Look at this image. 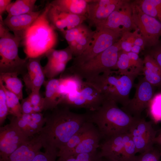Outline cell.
<instances>
[{"label":"cell","instance_id":"1","mask_svg":"<svg viewBox=\"0 0 161 161\" xmlns=\"http://www.w3.org/2000/svg\"><path fill=\"white\" fill-rule=\"evenodd\" d=\"M61 106L44 117L45 124L38 134L44 149L58 150L87 121V113H74L69 108Z\"/></svg>","mask_w":161,"mask_h":161},{"label":"cell","instance_id":"2","mask_svg":"<svg viewBox=\"0 0 161 161\" xmlns=\"http://www.w3.org/2000/svg\"><path fill=\"white\" fill-rule=\"evenodd\" d=\"M50 5V3L47 4L24 35L20 44L28 59L44 56L57 44L55 30L47 17Z\"/></svg>","mask_w":161,"mask_h":161},{"label":"cell","instance_id":"3","mask_svg":"<svg viewBox=\"0 0 161 161\" xmlns=\"http://www.w3.org/2000/svg\"><path fill=\"white\" fill-rule=\"evenodd\" d=\"M87 114V121L97 126L105 139L128 131L137 118L119 108L114 101L105 98L97 110Z\"/></svg>","mask_w":161,"mask_h":161},{"label":"cell","instance_id":"4","mask_svg":"<svg viewBox=\"0 0 161 161\" xmlns=\"http://www.w3.org/2000/svg\"><path fill=\"white\" fill-rule=\"evenodd\" d=\"M113 71L105 72L87 81L100 92L105 99H110L126 106L135 78L134 75H114Z\"/></svg>","mask_w":161,"mask_h":161},{"label":"cell","instance_id":"5","mask_svg":"<svg viewBox=\"0 0 161 161\" xmlns=\"http://www.w3.org/2000/svg\"><path fill=\"white\" fill-rule=\"evenodd\" d=\"M21 40L10 32L0 16V73H16L22 76L27 72L28 59L18 54Z\"/></svg>","mask_w":161,"mask_h":161},{"label":"cell","instance_id":"6","mask_svg":"<svg viewBox=\"0 0 161 161\" xmlns=\"http://www.w3.org/2000/svg\"><path fill=\"white\" fill-rule=\"evenodd\" d=\"M121 50L119 40L94 58L81 65L66 69L82 79L87 81L103 73L117 69L119 52Z\"/></svg>","mask_w":161,"mask_h":161},{"label":"cell","instance_id":"7","mask_svg":"<svg viewBox=\"0 0 161 161\" xmlns=\"http://www.w3.org/2000/svg\"><path fill=\"white\" fill-rule=\"evenodd\" d=\"M105 98L91 84L84 80L81 87L71 91L62 98L59 105L74 108H84L91 112L97 110Z\"/></svg>","mask_w":161,"mask_h":161},{"label":"cell","instance_id":"8","mask_svg":"<svg viewBox=\"0 0 161 161\" xmlns=\"http://www.w3.org/2000/svg\"><path fill=\"white\" fill-rule=\"evenodd\" d=\"M93 38L88 48L73 59L72 66H78L94 58L112 45L121 38L122 32L105 28L96 29Z\"/></svg>","mask_w":161,"mask_h":161},{"label":"cell","instance_id":"9","mask_svg":"<svg viewBox=\"0 0 161 161\" xmlns=\"http://www.w3.org/2000/svg\"><path fill=\"white\" fill-rule=\"evenodd\" d=\"M131 4L133 21L144 39L145 47L157 45L161 36V22L144 13L133 1Z\"/></svg>","mask_w":161,"mask_h":161},{"label":"cell","instance_id":"10","mask_svg":"<svg viewBox=\"0 0 161 161\" xmlns=\"http://www.w3.org/2000/svg\"><path fill=\"white\" fill-rule=\"evenodd\" d=\"M129 0H89L86 13L89 27L98 28L115 10Z\"/></svg>","mask_w":161,"mask_h":161},{"label":"cell","instance_id":"11","mask_svg":"<svg viewBox=\"0 0 161 161\" xmlns=\"http://www.w3.org/2000/svg\"><path fill=\"white\" fill-rule=\"evenodd\" d=\"M152 123V121L137 118L129 130L137 153H143L154 147L157 131L153 128Z\"/></svg>","mask_w":161,"mask_h":161},{"label":"cell","instance_id":"12","mask_svg":"<svg viewBox=\"0 0 161 161\" xmlns=\"http://www.w3.org/2000/svg\"><path fill=\"white\" fill-rule=\"evenodd\" d=\"M29 138L13 122L0 128V161L9 156Z\"/></svg>","mask_w":161,"mask_h":161},{"label":"cell","instance_id":"13","mask_svg":"<svg viewBox=\"0 0 161 161\" xmlns=\"http://www.w3.org/2000/svg\"><path fill=\"white\" fill-rule=\"evenodd\" d=\"M154 87L143 77L141 78L135 86L134 97L122 109L135 117L140 118L142 112L147 108L154 95Z\"/></svg>","mask_w":161,"mask_h":161},{"label":"cell","instance_id":"14","mask_svg":"<svg viewBox=\"0 0 161 161\" xmlns=\"http://www.w3.org/2000/svg\"><path fill=\"white\" fill-rule=\"evenodd\" d=\"M67 42L73 56L81 54L89 46L92 41L95 30L83 23L69 30L61 32Z\"/></svg>","mask_w":161,"mask_h":161},{"label":"cell","instance_id":"15","mask_svg":"<svg viewBox=\"0 0 161 161\" xmlns=\"http://www.w3.org/2000/svg\"><path fill=\"white\" fill-rule=\"evenodd\" d=\"M131 3V1L129 0L114 11L100 27L96 29L105 28L119 30L123 34L137 29L132 19Z\"/></svg>","mask_w":161,"mask_h":161},{"label":"cell","instance_id":"16","mask_svg":"<svg viewBox=\"0 0 161 161\" xmlns=\"http://www.w3.org/2000/svg\"><path fill=\"white\" fill-rule=\"evenodd\" d=\"M45 55L48 61L43 67V69L45 76L48 79L55 78L63 72L66 69V64L72 58L73 56L68 47L61 50L52 49Z\"/></svg>","mask_w":161,"mask_h":161},{"label":"cell","instance_id":"17","mask_svg":"<svg viewBox=\"0 0 161 161\" xmlns=\"http://www.w3.org/2000/svg\"><path fill=\"white\" fill-rule=\"evenodd\" d=\"M130 136L128 131L105 139L100 145V157L109 161H122L126 144Z\"/></svg>","mask_w":161,"mask_h":161},{"label":"cell","instance_id":"18","mask_svg":"<svg viewBox=\"0 0 161 161\" xmlns=\"http://www.w3.org/2000/svg\"><path fill=\"white\" fill-rule=\"evenodd\" d=\"M50 4L47 13V17L55 30L62 32L66 28L67 30L71 29L82 24L86 19L85 16L63 12Z\"/></svg>","mask_w":161,"mask_h":161},{"label":"cell","instance_id":"19","mask_svg":"<svg viewBox=\"0 0 161 161\" xmlns=\"http://www.w3.org/2000/svg\"><path fill=\"white\" fill-rule=\"evenodd\" d=\"M42 57L28 59L27 72L22 76L27 91H40L45 81V75L40 62Z\"/></svg>","mask_w":161,"mask_h":161},{"label":"cell","instance_id":"20","mask_svg":"<svg viewBox=\"0 0 161 161\" xmlns=\"http://www.w3.org/2000/svg\"><path fill=\"white\" fill-rule=\"evenodd\" d=\"M42 10L20 15L7 16L3 22L9 30L21 41L26 30L37 19Z\"/></svg>","mask_w":161,"mask_h":161},{"label":"cell","instance_id":"21","mask_svg":"<svg viewBox=\"0 0 161 161\" xmlns=\"http://www.w3.org/2000/svg\"><path fill=\"white\" fill-rule=\"evenodd\" d=\"M43 147L39 135L29 139L13 152L6 161H32Z\"/></svg>","mask_w":161,"mask_h":161},{"label":"cell","instance_id":"22","mask_svg":"<svg viewBox=\"0 0 161 161\" xmlns=\"http://www.w3.org/2000/svg\"><path fill=\"white\" fill-rule=\"evenodd\" d=\"M59 78L49 79L44 85L45 88L43 110H52L59 105L62 97Z\"/></svg>","mask_w":161,"mask_h":161},{"label":"cell","instance_id":"23","mask_svg":"<svg viewBox=\"0 0 161 161\" xmlns=\"http://www.w3.org/2000/svg\"><path fill=\"white\" fill-rule=\"evenodd\" d=\"M102 138L97 129L92 123L82 140L73 152L72 156L84 153L94 152L100 147Z\"/></svg>","mask_w":161,"mask_h":161},{"label":"cell","instance_id":"24","mask_svg":"<svg viewBox=\"0 0 161 161\" xmlns=\"http://www.w3.org/2000/svg\"><path fill=\"white\" fill-rule=\"evenodd\" d=\"M142 73L145 80L154 87L161 88V68L149 54L144 55Z\"/></svg>","mask_w":161,"mask_h":161},{"label":"cell","instance_id":"25","mask_svg":"<svg viewBox=\"0 0 161 161\" xmlns=\"http://www.w3.org/2000/svg\"><path fill=\"white\" fill-rule=\"evenodd\" d=\"M89 0H55L51 4L65 12L85 16Z\"/></svg>","mask_w":161,"mask_h":161},{"label":"cell","instance_id":"26","mask_svg":"<svg viewBox=\"0 0 161 161\" xmlns=\"http://www.w3.org/2000/svg\"><path fill=\"white\" fill-rule=\"evenodd\" d=\"M92 124L88 121L85 123L68 141L58 150V157L72 156L73 152L80 143Z\"/></svg>","mask_w":161,"mask_h":161},{"label":"cell","instance_id":"27","mask_svg":"<svg viewBox=\"0 0 161 161\" xmlns=\"http://www.w3.org/2000/svg\"><path fill=\"white\" fill-rule=\"evenodd\" d=\"M18 75L16 73H0V79L4 83L7 89L16 95L20 100H22L23 86Z\"/></svg>","mask_w":161,"mask_h":161},{"label":"cell","instance_id":"28","mask_svg":"<svg viewBox=\"0 0 161 161\" xmlns=\"http://www.w3.org/2000/svg\"><path fill=\"white\" fill-rule=\"evenodd\" d=\"M36 0H16L8 6L7 16H11L27 13L34 11Z\"/></svg>","mask_w":161,"mask_h":161},{"label":"cell","instance_id":"29","mask_svg":"<svg viewBox=\"0 0 161 161\" xmlns=\"http://www.w3.org/2000/svg\"><path fill=\"white\" fill-rule=\"evenodd\" d=\"M4 88L9 114L14 116L21 117L22 114L20 100L16 95L7 89L4 86Z\"/></svg>","mask_w":161,"mask_h":161},{"label":"cell","instance_id":"30","mask_svg":"<svg viewBox=\"0 0 161 161\" xmlns=\"http://www.w3.org/2000/svg\"><path fill=\"white\" fill-rule=\"evenodd\" d=\"M148 108L149 114L154 122L161 120V92L154 95Z\"/></svg>","mask_w":161,"mask_h":161},{"label":"cell","instance_id":"31","mask_svg":"<svg viewBox=\"0 0 161 161\" xmlns=\"http://www.w3.org/2000/svg\"><path fill=\"white\" fill-rule=\"evenodd\" d=\"M137 28L133 32H126L123 34L119 39L121 50L126 52H131V47L134 45L135 40L140 34Z\"/></svg>","mask_w":161,"mask_h":161},{"label":"cell","instance_id":"32","mask_svg":"<svg viewBox=\"0 0 161 161\" xmlns=\"http://www.w3.org/2000/svg\"><path fill=\"white\" fill-rule=\"evenodd\" d=\"M129 59L130 73L137 76L142 72L144 64L143 59L138 54L130 52H127Z\"/></svg>","mask_w":161,"mask_h":161},{"label":"cell","instance_id":"33","mask_svg":"<svg viewBox=\"0 0 161 161\" xmlns=\"http://www.w3.org/2000/svg\"><path fill=\"white\" fill-rule=\"evenodd\" d=\"M116 67V72L120 75H132L130 73L129 59L127 52L122 50L120 51Z\"/></svg>","mask_w":161,"mask_h":161},{"label":"cell","instance_id":"34","mask_svg":"<svg viewBox=\"0 0 161 161\" xmlns=\"http://www.w3.org/2000/svg\"><path fill=\"white\" fill-rule=\"evenodd\" d=\"M4 84L0 79V125H2L9 114Z\"/></svg>","mask_w":161,"mask_h":161},{"label":"cell","instance_id":"35","mask_svg":"<svg viewBox=\"0 0 161 161\" xmlns=\"http://www.w3.org/2000/svg\"><path fill=\"white\" fill-rule=\"evenodd\" d=\"M160 151L154 147L151 149L138 155H136L133 161H160Z\"/></svg>","mask_w":161,"mask_h":161},{"label":"cell","instance_id":"36","mask_svg":"<svg viewBox=\"0 0 161 161\" xmlns=\"http://www.w3.org/2000/svg\"><path fill=\"white\" fill-rule=\"evenodd\" d=\"M58 152V150L55 148H45L44 152L40 151L32 161H56Z\"/></svg>","mask_w":161,"mask_h":161},{"label":"cell","instance_id":"37","mask_svg":"<svg viewBox=\"0 0 161 161\" xmlns=\"http://www.w3.org/2000/svg\"><path fill=\"white\" fill-rule=\"evenodd\" d=\"M10 121L14 123L28 137L34 135L26 122L21 117L13 116Z\"/></svg>","mask_w":161,"mask_h":161},{"label":"cell","instance_id":"38","mask_svg":"<svg viewBox=\"0 0 161 161\" xmlns=\"http://www.w3.org/2000/svg\"><path fill=\"white\" fill-rule=\"evenodd\" d=\"M74 156L77 161H100L102 158L97 151L80 153Z\"/></svg>","mask_w":161,"mask_h":161},{"label":"cell","instance_id":"39","mask_svg":"<svg viewBox=\"0 0 161 161\" xmlns=\"http://www.w3.org/2000/svg\"><path fill=\"white\" fill-rule=\"evenodd\" d=\"M28 97L33 106L39 105H42L43 106L44 97L40 95V91H32Z\"/></svg>","mask_w":161,"mask_h":161},{"label":"cell","instance_id":"40","mask_svg":"<svg viewBox=\"0 0 161 161\" xmlns=\"http://www.w3.org/2000/svg\"><path fill=\"white\" fill-rule=\"evenodd\" d=\"M147 53L156 61L161 68V43L150 48Z\"/></svg>","mask_w":161,"mask_h":161},{"label":"cell","instance_id":"41","mask_svg":"<svg viewBox=\"0 0 161 161\" xmlns=\"http://www.w3.org/2000/svg\"><path fill=\"white\" fill-rule=\"evenodd\" d=\"M21 106L22 114H30L33 113V106L28 97L22 100Z\"/></svg>","mask_w":161,"mask_h":161},{"label":"cell","instance_id":"42","mask_svg":"<svg viewBox=\"0 0 161 161\" xmlns=\"http://www.w3.org/2000/svg\"><path fill=\"white\" fill-rule=\"evenodd\" d=\"M157 15V19L161 22V0H152Z\"/></svg>","mask_w":161,"mask_h":161},{"label":"cell","instance_id":"43","mask_svg":"<svg viewBox=\"0 0 161 161\" xmlns=\"http://www.w3.org/2000/svg\"><path fill=\"white\" fill-rule=\"evenodd\" d=\"M10 0H0V16L6 11L9 5L12 2Z\"/></svg>","mask_w":161,"mask_h":161},{"label":"cell","instance_id":"44","mask_svg":"<svg viewBox=\"0 0 161 161\" xmlns=\"http://www.w3.org/2000/svg\"><path fill=\"white\" fill-rule=\"evenodd\" d=\"M56 161H77L74 156H71L66 157H58Z\"/></svg>","mask_w":161,"mask_h":161},{"label":"cell","instance_id":"45","mask_svg":"<svg viewBox=\"0 0 161 161\" xmlns=\"http://www.w3.org/2000/svg\"><path fill=\"white\" fill-rule=\"evenodd\" d=\"M154 143H156L159 145H161V132L160 131V133L158 134L157 136L156 137Z\"/></svg>","mask_w":161,"mask_h":161},{"label":"cell","instance_id":"46","mask_svg":"<svg viewBox=\"0 0 161 161\" xmlns=\"http://www.w3.org/2000/svg\"><path fill=\"white\" fill-rule=\"evenodd\" d=\"M106 160H103L102 158L100 161H109L108 160H107L106 159Z\"/></svg>","mask_w":161,"mask_h":161},{"label":"cell","instance_id":"47","mask_svg":"<svg viewBox=\"0 0 161 161\" xmlns=\"http://www.w3.org/2000/svg\"><path fill=\"white\" fill-rule=\"evenodd\" d=\"M160 153H161V149L160 150Z\"/></svg>","mask_w":161,"mask_h":161},{"label":"cell","instance_id":"48","mask_svg":"<svg viewBox=\"0 0 161 161\" xmlns=\"http://www.w3.org/2000/svg\"></svg>","mask_w":161,"mask_h":161}]
</instances>
